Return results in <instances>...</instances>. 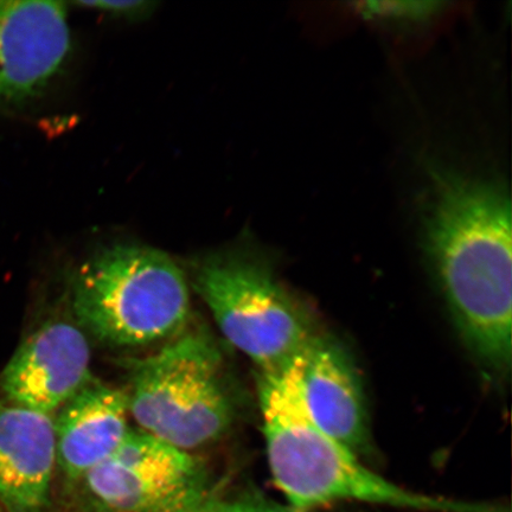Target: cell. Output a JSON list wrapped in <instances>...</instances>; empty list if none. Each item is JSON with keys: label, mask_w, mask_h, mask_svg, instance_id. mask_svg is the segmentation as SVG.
<instances>
[{"label": "cell", "mask_w": 512, "mask_h": 512, "mask_svg": "<svg viewBox=\"0 0 512 512\" xmlns=\"http://www.w3.org/2000/svg\"><path fill=\"white\" fill-rule=\"evenodd\" d=\"M428 259L453 322L486 374L512 361L510 196L501 182L434 166L424 208Z\"/></svg>", "instance_id": "1"}, {"label": "cell", "mask_w": 512, "mask_h": 512, "mask_svg": "<svg viewBox=\"0 0 512 512\" xmlns=\"http://www.w3.org/2000/svg\"><path fill=\"white\" fill-rule=\"evenodd\" d=\"M300 368L302 357L277 373L258 376L268 466L288 507L320 511L361 503L416 512H509L502 505L420 494L371 470L312 420Z\"/></svg>", "instance_id": "2"}, {"label": "cell", "mask_w": 512, "mask_h": 512, "mask_svg": "<svg viewBox=\"0 0 512 512\" xmlns=\"http://www.w3.org/2000/svg\"><path fill=\"white\" fill-rule=\"evenodd\" d=\"M70 306L74 322L96 341L112 348L145 347L187 328L189 280L158 249L114 245L78 267Z\"/></svg>", "instance_id": "3"}, {"label": "cell", "mask_w": 512, "mask_h": 512, "mask_svg": "<svg viewBox=\"0 0 512 512\" xmlns=\"http://www.w3.org/2000/svg\"><path fill=\"white\" fill-rule=\"evenodd\" d=\"M130 415L139 430L192 452L232 428L236 401L221 351L202 330L182 332L128 367Z\"/></svg>", "instance_id": "4"}, {"label": "cell", "mask_w": 512, "mask_h": 512, "mask_svg": "<svg viewBox=\"0 0 512 512\" xmlns=\"http://www.w3.org/2000/svg\"><path fill=\"white\" fill-rule=\"evenodd\" d=\"M189 285L221 334L259 373H277L304 355L320 334L311 313L281 283L265 256L228 249L197 262Z\"/></svg>", "instance_id": "5"}, {"label": "cell", "mask_w": 512, "mask_h": 512, "mask_svg": "<svg viewBox=\"0 0 512 512\" xmlns=\"http://www.w3.org/2000/svg\"><path fill=\"white\" fill-rule=\"evenodd\" d=\"M76 486L86 512H183L211 495L200 459L139 428Z\"/></svg>", "instance_id": "6"}, {"label": "cell", "mask_w": 512, "mask_h": 512, "mask_svg": "<svg viewBox=\"0 0 512 512\" xmlns=\"http://www.w3.org/2000/svg\"><path fill=\"white\" fill-rule=\"evenodd\" d=\"M70 42L66 4L0 0V108H19L43 94Z\"/></svg>", "instance_id": "7"}, {"label": "cell", "mask_w": 512, "mask_h": 512, "mask_svg": "<svg viewBox=\"0 0 512 512\" xmlns=\"http://www.w3.org/2000/svg\"><path fill=\"white\" fill-rule=\"evenodd\" d=\"M91 348L75 322L53 319L25 339L0 376L4 401L54 416L92 379Z\"/></svg>", "instance_id": "8"}, {"label": "cell", "mask_w": 512, "mask_h": 512, "mask_svg": "<svg viewBox=\"0 0 512 512\" xmlns=\"http://www.w3.org/2000/svg\"><path fill=\"white\" fill-rule=\"evenodd\" d=\"M300 373L307 411L320 430L358 457L369 453L367 399L360 374L342 345L319 334L304 352Z\"/></svg>", "instance_id": "9"}, {"label": "cell", "mask_w": 512, "mask_h": 512, "mask_svg": "<svg viewBox=\"0 0 512 512\" xmlns=\"http://www.w3.org/2000/svg\"><path fill=\"white\" fill-rule=\"evenodd\" d=\"M57 467L53 416L0 401V507L48 512Z\"/></svg>", "instance_id": "10"}, {"label": "cell", "mask_w": 512, "mask_h": 512, "mask_svg": "<svg viewBox=\"0 0 512 512\" xmlns=\"http://www.w3.org/2000/svg\"><path fill=\"white\" fill-rule=\"evenodd\" d=\"M130 416L126 392L94 377L56 412V462L69 484H78L123 444Z\"/></svg>", "instance_id": "11"}, {"label": "cell", "mask_w": 512, "mask_h": 512, "mask_svg": "<svg viewBox=\"0 0 512 512\" xmlns=\"http://www.w3.org/2000/svg\"><path fill=\"white\" fill-rule=\"evenodd\" d=\"M358 10L369 19L394 22H419L437 14L443 3L438 2H369L360 3Z\"/></svg>", "instance_id": "12"}, {"label": "cell", "mask_w": 512, "mask_h": 512, "mask_svg": "<svg viewBox=\"0 0 512 512\" xmlns=\"http://www.w3.org/2000/svg\"><path fill=\"white\" fill-rule=\"evenodd\" d=\"M209 512H316L300 511L260 494H245L229 499L214 497Z\"/></svg>", "instance_id": "13"}, {"label": "cell", "mask_w": 512, "mask_h": 512, "mask_svg": "<svg viewBox=\"0 0 512 512\" xmlns=\"http://www.w3.org/2000/svg\"><path fill=\"white\" fill-rule=\"evenodd\" d=\"M78 5L124 17L142 15L152 6L151 3L140 2V0H121V2L119 0H105V2L102 0V2H80Z\"/></svg>", "instance_id": "14"}, {"label": "cell", "mask_w": 512, "mask_h": 512, "mask_svg": "<svg viewBox=\"0 0 512 512\" xmlns=\"http://www.w3.org/2000/svg\"><path fill=\"white\" fill-rule=\"evenodd\" d=\"M214 496H209L207 499H204L203 502L200 504L195 505V507H192L188 510H185L183 512H209L211 507V502H213Z\"/></svg>", "instance_id": "15"}, {"label": "cell", "mask_w": 512, "mask_h": 512, "mask_svg": "<svg viewBox=\"0 0 512 512\" xmlns=\"http://www.w3.org/2000/svg\"><path fill=\"white\" fill-rule=\"evenodd\" d=\"M0 508H2V507H0Z\"/></svg>", "instance_id": "16"}]
</instances>
